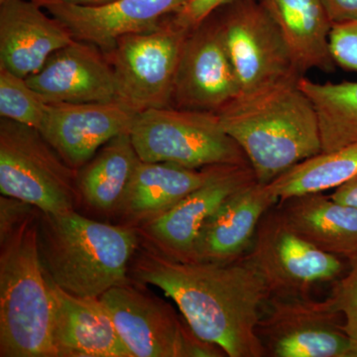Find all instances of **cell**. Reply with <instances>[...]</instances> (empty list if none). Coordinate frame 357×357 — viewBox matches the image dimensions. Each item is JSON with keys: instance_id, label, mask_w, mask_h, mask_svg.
<instances>
[{"instance_id": "obj_1", "label": "cell", "mask_w": 357, "mask_h": 357, "mask_svg": "<svg viewBox=\"0 0 357 357\" xmlns=\"http://www.w3.org/2000/svg\"><path fill=\"white\" fill-rule=\"evenodd\" d=\"M129 275L163 291L195 335L225 356H266L257 328L271 294L248 255L225 263L181 262L139 243Z\"/></svg>"}, {"instance_id": "obj_2", "label": "cell", "mask_w": 357, "mask_h": 357, "mask_svg": "<svg viewBox=\"0 0 357 357\" xmlns=\"http://www.w3.org/2000/svg\"><path fill=\"white\" fill-rule=\"evenodd\" d=\"M301 77L241 93L218 112L260 184L323 152L318 114L301 89Z\"/></svg>"}, {"instance_id": "obj_3", "label": "cell", "mask_w": 357, "mask_h": 357, "mask_svg": "<svg viewBox=\"0 0 357 357\" xmlns=\"http://www.w3.org/2000/svg\"><path fill=\"white\" fill-rule=\"evenodd\" d=\"M139 243L137 229L96 222L77 211L40 215L45 273L59 287L81 297L100 298L130 281L129 269Z\"/></svg>"}, {"instance_id": "obj_4", "label": "cell", "mask_w": 357, "mask_h": 357, "mask_svg": "<svg viewBox=\"0 0 357 357\" xmlns=\"http://www.w3.org/2000/svg\"><path fill=\"white\" fill-rule=\"evenodd\" d=\"M35 208L0 234V356L57 357L54 302L40 259Z\"/></svg>"}, {"instance_id": "obj_5", "label": "cell", "mask_w": 357, "mask_h": 357, "mask_svg": "<svg viewBox=\"0 0 357 357\" xmlns=\"http://www.w3.org/2000/svg\"><path fill=\"white\" fill-rule=\"evenodd\" d=\"M0 192L54 215L82 204L77 171L38 129L6 119L0 121Z\"/></svg>"}, {"instance_id": "obj_6", "label": "cell", "mask_w": 357, "mask_h": 357, "mask_svg": "<svg viewBox=\"0 0 357 357\" xmlns=\"http://www.w3.org/2000/svg\"><path fill=\"white\" fill-rule=\"evenodd\" d=\"M129 134L144 162H166L189 169L250 165L215 112L173 107L145 110L136 114Z\"/></svg>"}, {"instance_id": "obj_7", "label": "cell", "mask_w": 357, "mask_h": 357, "mask_svg": "<svg viewBox=\"0 0 357 357\" xmlns=\"http://www.w3.org/2000/svg\"><path fill=\"white\" fill-rule=\"evenodd\" d=\"M192 30L173 16L147 31L121 37L105 53L115 79V102L134 114L172 107L174 84Z\"/></svg>"}, {"instance_id": "obj_8", "label": "cell", "mask_w": 357, "mask_h": 357, "mask_svg": "<svg viewBox=\"0 0 357 357\" xmlns=\"http://www.w3.org/2000/svg\"><path fill=\"white\" fill-rule=\"evenodd\" d=\"M100 300L132 357H223L220 347L192 332L170 303L133 280L115 286Z\"/></svg>"}, {"instance_id": "obj_9", "label": "cell", "mask_w": 357, "mask_h": 357, "mask_svg": "<svg viewBox=\"0 0 357 357\" xmlns=\"http://www.w3.org/2000/svg\"><path fill=\"white\" fill-rule=\"evenodd\" d=\"M257 333L269 357H357V342L328 298L271 296Z\"/></svg>"}, {"instance_id": "obj_10", "label": "cell", "mask_w": 357, "mask_h": 357, "mask_svg": "<svg viewBox=\"0 0 357 357\" xmlns=\"http://www.w3.org/2000/svg\"><path fill=\"white\" fill-rule=\"evenodd\" d=\"M246 255L276 297L309 296L314 285L337 280L344 269L340 256L321 250L289 229L276 204L260 220Z\"/></svg>"}, {"instance_id": "obj_11", "label": "cell", "mask_w": 357, "mask_h": 357, "mask_svg": "<svg viewBox=\"0 0 357 357\" xmlns=\"http://www.w3.org/2000/svg\"><path fill=\"white\" fill-rule=\"evenodd\" d=\"M217 20L241 93H250L292 77L298 70L283 35L259 1L239 0Z\"/></svg>"}, {"instance_id": "obj_12", "label": "cell", "mask_w": 357, "mask_h": 357, "mask_svg": "<svg viewBox=\"0 0 357 357\" xmlns=\"http://www.w3.org/2000/svg\"><path fill=\"white\" fill-rule=\"evenodd\" d=\"M256 181L250 165H215L210 177L165 215L138 227L140 243L160 255L191 262L199 230L232 194Z\"/></svg>"}, {"instance_id": "obj_13", "label": "cell", "mask_w": 357, "mask_h": 357, "mask_svg": "<svg viewBox=\"0 0 357 357\" xmlns=\"http://www.w3.org/2000/svg\"><path fill=\"white\" fill-rule=\"evenodd\" d=\"M241 93L217 20L211 16L185 40L174 84L172 107L218 114Z\"/></svg>"}, {"instance_id": "obj_14", "label": "cell", "mask_w": 357, "mask_h": 357, "mask_svg": "<svg viewBox=\"0 0 357 357\" xmlns=\"http://www.w3.org/2000/svg\"><path fill=\"white\" fill-rule=\"evenodd\" d=\"M136 114L121 103H48L39 131L66 163L79 170L110 139L130 132Z\"/></svg>"}, {"instance_id": "obj_15", "label": "cell", "mask_w": 357, "mask_h": 357, "mask_svg": "<svg viewBox=\"0 0 357 357\" xmlns=\"http://www.w3.org/2000/svg\"><path fill=\"white\" fill-rule=\"evenodd\" d=\"M26 79L47 103L115 100L114 74L109 59L88 42L75 40Z\"/></svg>"}, {"instance_id": "obj_16", "label": "cell", "mask_w": 357, "mask_h": 357, "mask_svg": "<svg viewBox=\"0 0 357 357\" xmlns=\"http://www.w3.org/2000/svg\"><path fill=\"white\" fill-rule=\"evenodd\" d=\"M188 0H114L100 6L56 4L46 10L64 23L75 40L107 53L121 37L147 31L178 13Z\"/></svg>"}, {"instance_id": "obj_17", "label": "cell", "mask_w": 357, "mask_h": 357, "mask_svg": "<svg viewBox=\"0 0 357 357\" xmlns=\"http://www.w3.org/2000/svg\"><path fill=\"white\" fill-rule=\"evenodd\" d=\"M30 0L0 4V67L27 79L75 41L69 28Z\"/></svg>"}, {"instance_id": "obj_18", "label": "cell", "mask_w": 357, "mask_h": 357, "mask_svg": "<svg viewBox=\"0 0 357 357\" xmlns=\"http://www.w3.org/2000/svg\"><path fill=\"white\" fill-rule=\"evenodd\" d=\"M46 278L54 302L57 357H132L100 298L74 295L47 274Z\"/></svg>"}, {"instance_id": "obj_19", "label": "cell", "mask_w": 357, "mask_h": 357, "mask_svg": "<svg viewBox=\"0 0 357 357\" xmlns=\"http://www.w3.org/2000/svg\"><path fill=\"white\" fill-rule=\"evenodd\" d=\"M279 199L257 181L232 194L199 230L191 262L225 263L248 252L260 220Z\"/></svg>"}, {"instance_id": "obj_20", "label": "cell", "mask_w": 357, "mask_h": 357, "mask_svg": "<svg viewBox=\"0 0 357 357\" xmlns=\"http://www.w3.org/2000/svg\"><path fill=\"white\" fill-rule=\"evenodd\" d=\"M213 168L189 169L141 160L112 218H115L117 225L132 229L151 222L203 185Z\"/></svg>"}, {"instance_id": "obj_21", "label": "cell", "mask_w": 357, "mask_h": 357, "mask_svg": "<svg viewBox=\"0 0 357 357\" xmlns=\"http://www.w3.org/2000/svg\"><path fill=\"white\" fill-rule=\"evenodd\" d=\"M289 229L321 250L337 256L357 251V208L324 192L291 197L276 204Z\"/></svg>"}, {"instance_id": "obj_22", "label": "cell", "mask_w": 357, "mask_h": 357, "mask_svg": "<svg viewBox=\"0 0 357 357\" xmlns=\"http://www.w3.org/2000/svg\"><path fill=\"white\" fill-rule=\"evenodd\" d=\"M285 39L294 62L304 75L310 70L332 73L333 23L321 0H259Z\"/></svg>"}, {"instance_id": "obj_23", "label": "cell", "mask_w": 357, "mask_h": 357, "mask_svg": "<svg viewBox=\"0 0 357 357\" xmlns=\"http://www.w3.org/2000/svg\"><path fill=\"white\" fill-rule=\"evenodd\" d=\"M140 161L130 134H119L105 143L77 171L82 204L112 218Z\"/></svg>"}, {"instance_id": "obj_24", "label": "cell", "mask_w": 357, "mask_h": 357, "mask_svg": "<svg viewBox=\"0 0 357 357\" xmlns=\"http://www.w3.org/2000/svg\"><path fill=\"white\" fill-rule=\"evenodd\" d=\"M299 84L318 114L323 152L357 142V82L319 84L303 76Z\"/></svg>"}, {"instance_id": "obj_25", "label": "cell", "mask_w": 357, "mask_h": 357, "mask_svg": "<svg viewBox=\"0 0 357 357\" xmlns=\"http://www.w3.org/2000/svg\"><path fill=\"white\" fill-rule=\"evenodd\" d=\"M357 177V142L321 152L292 167L268 184L279 201L309 192L337 189Z\"/></svg>"}, {"instance_id": "obj_26", "label": "cell", "mask_w": 357, "mask_h": 357, "mask_svg": "<svg viewBox=\"0 0 357 357\" xmlns=\"http://www.w3.org/2000/svg\"><path fill=\"white\" fill-rule=\"evenodd\" d=\"M48 103L24 77L0 67V116L36 129L41 128Z\"/></svg>"}, {"instance_id": "obj_27", "label": "cell", "mask_w": 357, "mask_h": 357, "mask_svg": "<svg viewBox=\"0 0 357 357\" xmlns=\"http://www.w3.org/2000/svg\"><path fill=\"white\" fill-rule=\"evenodd\" d=\"M347 274L335 282L328 299L342 317V330L357 342V251L347 256Z\"/></svg>"}, {"instance_id": "obj_28", "label": "cell", "mask_w": 357, "mask_h": 357, "mask_svg": "<svg viewBox=\"0 0 357 357\" xmlns=\"http://www.w3.org/2000/svg\"><path fill=\"white\" fill-rule=\"evenodd\" d=\"M330 45L335 65L357 72V22L333 26Z\"/></svg>"}, {"instance_id": "obj_29", "label": "cell", "mask_w": 357, "mask_h": 357, "mask_svg": "<svg viewBox=\"0 0 357 357\" xmlns=\"http://www.w3.org/2000/svg\"><path fill=\"white\" fill-rule=\"evenodd\" d=\"M237 1L239 0H188L183 8L173 17L178 24L194 30L217 13L218 9Z\"/></svg>"}, {"instance_id": "obj_30", "label": "cell", "mask_w": 357, "mask_h": 357, "mask_svg": "<svg viewBox=\"0 0 357 357\" xmlns=\"http://www.w3.org/2000/svg\"><path fill=\"white\" fill-rule=\"evenodd\" d=\"M333 25L357 22V0H321Z\"/></svg>"}, {"instance_id": "obj_31", "label": "cell", "mask_w": 357, "mask_h": 357, "mask_svg": "<svg viewBox=\"0 0 357 357\" xmlns=\"http://www.w3.org/2000/svg\"><path fill=\"white\" fill-rule=\"evenodd\" d=\"M331 197L340 203L349 204L357 208V177L335 189Z\"/></svg>"}, {"instance_id": "obj_32", "label": "cell", "mask_w": 357, "mask_h": 357, "mask_svg": "<svg viewBox=\"0 0 357 357\" xmlns=\"http://www.w3.org/2000/svg\"><path fill=\"white\" fill-rule=\"evenodd\" d=\"M30 1L34 2L37 6L43 7L45 9L46 7L56 6V4H70V6L86 7L100 6L114 1V0H30Z\"/></svg>"}, {"instance_id": "obj_33", "label": "cell", "mask_w": 357, "mask_h": 357, "mask_svg": "<svg viewBox=\"0 0 357 357\" xmlns=\"http://www.w3.org/2000/svg\"><path fill=\"white\" fill-rule=\"evenodd\" d=\"M7 1V0H0V4L3 3V2Z\"/></svg>"}]
</instances>
